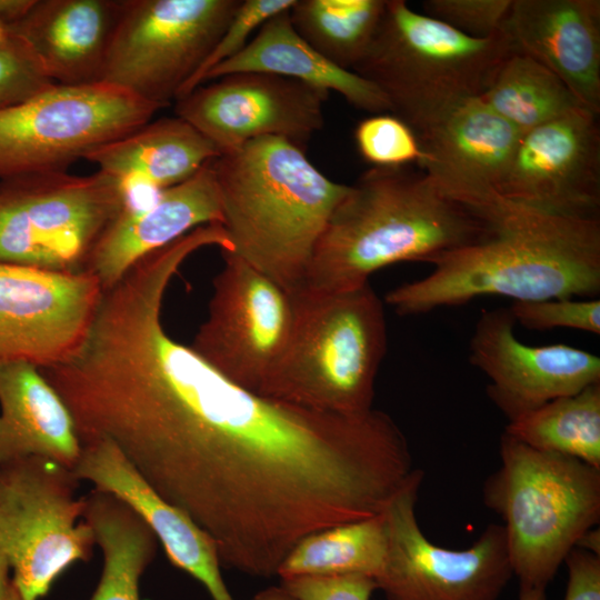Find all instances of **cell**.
Instances as JSON below:
<instances>
[{"mask_svg": "<svg viewBox=\"0 0 600 600\" xmlns=\"http://www.w3.org/2000/svg\"><path fill=\"white\" fill-rule=\"evenodd\" d=\"M100 428L213 540L221 567L259 578L277 574L306 536L381 514L416 470L386 412L342 414L262 397L160 324L114 362Z\"/></svg>", "mask_w": 600, "mask_h": 600, "instance_id": "cell-1", "label": "cell"}, {"mask_svg": "<svg viewBox=\"0 0 600 600\" xmlns=\"http://www.w3.org/2000/svg\"><path fill=\"white\" fill-rule=\"evenodd\" d=\"M492 234L451 251L427 277L389 291L401 316L460 306L481 296L514 301L596 298L600 292V219L538 213L502 200L487 217Z\"/></svg>", "mask_w": 600, "mask_h": 600, "instance_id": "cell-2", "label": "cell"}, {"mask_svg": "<svg viewBox=\"0 0 600 600\" xmlns=\"http://www.w3.org/2000/svg\"><path fill=\"white\" fill-rule=\"evenodd\" d=\"M492 232V223L443 194L422 170L371 167L348 187L332 211L301 290L356 289L387 266L433 264Z\"/></svg>", "mask_w": 600, "mask_h": 600, "instance_id": "cell-3", "label": "cell"}, {"mask_svg": "<svg viewBox=\"0 0 600 600\" xmlns=\"http://www.w3.org/2000/svg\"><path fill=\"white\" fill-rule=\"evenodd\" d=\"M211 166L232 253L289 293L300 291L349 184L326 177L304 149L278 137L248 141Z\"/></svg>", "mask_w": 600, "mask_h": 600, "instance_id": "cell-4", "label": "cell"}, {"mask_svg": "<svg viewBox=\"0 0 600 600\" xmlns=\"http://www.w3.org/2000/svg\"><path fill=\"white\" fill-rule=\"evenodd\" d=\"M291 294L292 332L260 396L342 414L373 409L387 349L381 299L369 282L340 292Z\"/></svg>", "mask_w": 600, "mask_h": 600, "instance_id": "cell-5", "label": "cell"}, {"mask_svg": "<svg viewBox=\"0 0 600 600\" xmlns=\"http://www.w3.org/2000/svg\"><path fill=\"white\" fill-rule=\"evenodd\" d=\"M512 43L503 30L469 37L404 0H387L372 42L352 72L387 98L391 114L421 133L459 103L479 97Z\"/></svg>", "mask_w": 600, "mask_h": 600, "instance_id": "cell-6", "label": "cell"}, {"mask_svg": "<svg viewBox=\"0 0 600 600\" xmlns=\"http://www.w3.org/2000/svg\"><path fill=\"white\" fill-rule=\"evenodd\" d=\"M499 469L483 487L503 520L520 587L546 589L580 538L600 520V469L579 459L500 438Z\"/></svg>", "mask_w": 600, "mask_h": 600, "instance_id": "cell-7", "label": "cell"}, {"mask_svg": "<svg viewBox=\"0 0 600 600\" xmlns=\"http://www.w3.org/2000/svg\"><path fill=\"white\" fill-rule=\"evenodd\" d=\"M130 197L113 177L47 172L0 180V262L84 271L91 251Z\"/></svg>", "mask_w": 600, "mask_h": 600, "instance_id": "cell-8", "label": "cell"}, {"mask_svg": "<svg viewBox=\"0 0 600 600\" xmlns=\"http://www.w3.org/2000/svg\"><path fill=\"white\" fill-rule=\"evenodd\" d=\"M79 482L49 459L0 462V551L23 600L43 599L71 566L93 554L94 533L80 520Z\"/></svg>", "mask_w": 600, "mask_h": 600, "instance_id": "cell-9", "label": "cell"}, {"mask_svg": "<svg viewBox=\"0 0 600 600\" xmlns=\"http://www.w3.org/2000/svg\"><path fill=\"white\" fill-rule=\"evenodd\" d=\"M159 109L104 82L56 83L0 110V180L66 172L92 150L149 122Z\"/></svg>", "mask_w": 600, "mask_h": 600, "instance_id": "cell-10", "label": "cell"}, {"mask_svg": "<svg viewBox=\"0 0 600 600\" xmlns=\"http://www.w3.org/2000/svg\"><path fill=\"white\" fill-rule=\"evenodd\" d=\"M241 0H123L100 82L163 108L174 101Z\"/></svg>", "mask_w": 600, "mask_h": 600, "instance_id": "cell-11", "label": "cell"}, {"mask_svg": "<svg viewBox=\"0 0 600 600\" xmlns=\"http://www.w3.org/2000/svg\"><path fill=\"white\" fill-rule=\"evenodd\" d=\"M423 471L383 511L387 549L377 587L387 600H497L513 574L502 524L490 523L472 546L431 542L416 516Z\"/></svg>", "mask_w": 600, "mask_h": 600, "instance_id": "cell-12", "label": "cell"}, {"mask_svg": "<svg viewBox=\"0 0 600 600\" xmlns=\"http://www.w3.org/2000/svg\"><path fill=\"white\" fill-rule=\"evenodd\" d=\"M221 254L207 319L189 347L230 381L260 394L289 342L293 298L234 253Z\"/></svg>", "mask_w": 600, "mask_h": 600, "instance_id": "cell-13", "label": "cell"}, {"mask_svg": "<svg viewBox=\"0 0 600 600\" xmlns=\"http://www.w3.org/2000/svg\"><path fill=\"white\" fill-rule=\"evenodd\" d=\"M210 81L174 100V112L221 154L264 137L283 138L306 150L324 124L326 90L266 72H236Z\"/></svg>", "mask_w": 600, "mask_h": 600, "instance_id": "cell-14", "label": "cell"}, {"mask_svg": "<svg viewBox=\"0 0 600 600\" xmlns=\"http://www.w3.org/2000/svg\"><path fill=\"white\" fill-rule=\"evenodd\" d=\"M102 294L86 270L0 262V362L43 369L68 361L87 339Z\"/></svg>", "mask_w": 600, "mask_h": 600, "instance_id": "cell-15", "label": "cell"}, {"mask_svg": "<svg viewBox=\"0 0 600 600\" xmlns=\"http://www.w3.org/2000/svg\"><path fill=\"white\" fill-rule=\"evenodd\" d=\"M498 194L514 206L542 214L599 219L598 116L578 108L522 132Z\"/></svg>", "mask_w": 600, "mask_h": 600, "instance_id": "cell-16", "label": "cell"}, {"mask_svg": "<svg viewBox=\"0 0 600 600\" xmlns=\"http://www.w3.org/2000/svg\"><path fill=\"white\" fill-rule=\"evenodd\" d=\"M509 309L483 311L470 340V363L489 379L487 393L509 421L559 397L600 382V359L557 343L518 340Z\"/></svg>", "mask_w": 600, "mask_h": 600, "instance_id": "cell-17", "label": "cell"}, {"mask_svg": "<svg viewBox=\"0 0 600 600\" xmlns=\"http://www.w3.org/2000/svg\"><path fill=\"white\" fill-rule=\"evenodd\" d=\"M520 134L479 97L471 98L417 134L419 168L443 194L482 218L501 200L498 188Z\"/></svg>", "mask_w": 600, "mask_h": 600, "instance_id": "cell-18", "label": "cell"}, {"mask_svg": "<svg viewBox=\"0 0 600 600\" xmlns=\"http://www.w3.org/2000/svg\"><path fill=\"white\" fill-rule=\"evenodd\" d=\"M72 471L94 490L132 508L151 528L169 561L202 583L212 600H234L222 579L213 540L183 511L164 501L111 441L82 442Z\"/></svg>", "mask_w": 600, "mask_h": 600, "instance_id": "cell-19", "label": "cell"}, {"mask_svg": "<svg viewBox=\"0 0 600 600\" xmlns=\"http://www.w3.org/2000/svg\"><path fill=\"white\" fill-rule=\"evenodd\" d=\"M211 161L188 180L162 190L148 203L129 204L108 226L84 267L98 279L103 292L147 254L198 227L222 223L220 193Z\"/></svg>", "mask_w": 600, "mask_h": 600, "instance_id": "cell-20", "label": "cell"}, {"mask_svg": "<svg viewBox=\"0 0 600 600\" xmlns=\"http://www.w3.org/2000/svg\"><path fill=\"white\" fill-rule=\"evenodd\" d=\"M512 48L551 71L583 108L600 113V1L512 0Z\"/></svg>", "mask_w": 600, "mask_h": 600, "instance_id": "cell-21", "label": "cell"}, {"mask_svg": "<svg viewBox=\"0 0 600 600\" xmlns=\"http://www.w3.org/2000/svg\"><path fill=\"white\" fill-rule=\"evenodd\" d=\"M123 0H32L9 23L57 84L100 82Z\"/></svg>", "mask_w": 600, "mask_h": 600, "instance_id": "cell-22", "label": "cell"}, {"mask_svg": "<svg viewBox=\"0 0 600 600\" xmlns=\"http://www.w3.org/2000/svg\"><path fill=\"white\" fill-rule=\"evenodd\" d=\"M81 453L72 413L40 369L0 362V462L39 457L73 470Z\"/></svg>", "mask_w": 600, "mask_h": 600, "instance_id": "cell-23", "label": "cell"}, {"mask_svg": "<svg viewBox=\"0 0 600 600\" xmlns=\"http://www.w3.org/2000/svg\"><path fill=\"white\" fill-rule=\"evenodd\" d=\"M220 154L212 141L176 116L150 120L84 159L117 179L132 204L138 189L156 196L188 180Z\"/></svg>", "mask_w": 600, "mask_h": 600, "instance_id": "cell-24", "label": "cell"}, {"mask_svg": "<svg viewBox=\"0 0 600 600\" xmlns=\"http://www.w3.org/2000/svg\"><path fill=\"white\" fill-rule=\"evenodd\" d=\"M249 71L278 74L328 92L336 91L354 108L373 114L391 112L389 101L373 83L333 64L311 48L296 32L289 10L267 20L239 53L212 68L202 83Z\"/></svg>", "mask_w": 600, "mask_h": 600, "instance_id": "cell-25", "label": "cell"}, {"mask_svg": "<svg viewBox=\"0 0 600 600\" xmlns=\"http://www.w3.org/2000/svg\"><path fill=\"white\" fill-rule=\"evenodd\" d=\"M82 519L91 527L103 563L89 600H140V580L153 561L158 539L148 523L114 496H84Z\"/></svg>", "mask_w": 600, "mask_h": 600, "instance_id": "cell-26", "label": "cell"}, {"mask_svg": "<svg viewBox=\"0 0 600 600\" xmlns=\"http://www.w3.org/2000/svg\"><path fill=\"white\" fill-rule=\"evenodd\" d=\"M479 98L521 133L583 108L551 71L514 49Z\"/></svg>", "mask_w": 600, "mask_h": 600, "instance_id": "cell-27", "label": "cell"}, {"mask_svg": "<svg viewBox=\"0 0 600 600\" xmlns=\"http://www.w3.org/2000/svg\"><path fill=\"white\" fill-rule=\"evenodd\" d=\"M504 432L531 448L600 469V382L509 421Z\"/></svg>", "mask_w": 600, "mask_h": 600, "instance_id": "cell-28", "label": "cell"}, {"mask_svg": "<svg viewBox=\"0 0 600 600\" xmlns=\"http://www.w3.org/2000/svg\"><path fill=\"white\" fill-rule=\"evenodd\" d=\"M383 512L329 527L301 539L279 567L281 579L296 576L363 574L376 580L384 561Z\"/></svg>", "mask_w": 600, "mask_h": 600, "instance_id": "cell-29", "label": "cell"}, {"mask_svg": "<svg viewBox=\"0 0 600 600\" xmlns=\"http://www.w3.org/2000/svg\"><path fill=\"white\" fill-rule=\"evenodd\" d=\"M387 0H296V32L333 64L352 71L367 53Z\"/></svg>", "mask_w": 600, "mask_h": 600, "instance_id": "cell-30", "label": "cell"}, {"mask_svg": "<svg viewBox=\"0 0 600 600\" xmlns=\"http://www.w3.org/2000/svg\"><path fill=\"white\" fill-rule=\"evenodd\" d=\"M354 140L361 157L372 167H404L419 163L423 153L413 130L391 113L360 121Z\"/></svg>", "mask_w": 600, "mask_h": 600, "instance_id": "cell-31", "label": "cell"}, {"mask_svg": "<svg viewBox=\"0 0 600 600\" xmlns=\"http://www.w3.org/2000/svg\"><path fill=\"white\" fill-rule=\"evenodd\" d=\"M54 84L22 38L10 32L0 42V110L23 103Z\"/></svg>", "mask_w": 600, "mask_h": 600, "instance_id": "cell-32", "label": "cell"}, {"mask_svg": "<svg viewBox=\"0 0 600 600\" xmlns=\"http://www.w3.org/2000/svg\"><path fill=\"white\" fill-rule=\"evenodd\" d=\"M296 0H241L232 19L196 74L182 87L181 98L202 83L204 76L216 66L239 53L250 34L273 16L289 10ZM176 99V100H177Z\"/></svg>", "mask_w": 600, "mask_h": 600, "instance_id": "cell-33", "label": "cell"}, {"mask_svg": "<svg viewBox=\"0 0 600 600\" xmlns=\"http://www.w3.org/2000/svg\"><path fill=\"white\" fill-rule=\"evenodd\" d=\"M509 310L514 321L527 329L570 328L600 333V301L596 298L514 301Z\"/></svg>", "mask_w": 600, "mask_h": 600, "instance_id": "cell-34", "label": "cell"}, {"mask_svg": "<svg viewBox=\"0 0 600 600\" xmlns=\"http://www.w3.org/2000/svg\"><path fill=\"white\" fill-rule=\"evenodd\" d=\"M512 0H424V14L473 38L504 30Z\"/></svg>", "mask_w": 600, "mask_h": 600, "instance_id": "cell-35", "label": "cell"}, {"mask_svg": "<svg viewBox=\"0 0 600 600\" xmlns=\"http://www.w3.org/2000/svg\"><path fill=\"white\" fill-rule=\"evenodd\" d=\"M299 600H370L378 589L363 574L296 576L280 583Z\"/></svg>", "mask_w": 600, "mask_h": 600, "instance_id": "cell-36", "label": "cell"}, {"mask_svg": "<svg viewBox=\"0 0 600 600\" xmlns=\"http://www.w3.org/2000/svg\"><path fill=\"white\" fill-rule=\"evenodd\" d=\"M563 563L568 568L564 600H600V556L574 547Z\"/></svg>", "mask_w": 600, "mask_h": 600, "instance_id": "cell-37", "label": "cell"}, {"mask_svg": "<svg viewBox=\"0 0 600 600\" xmlns=\"http://www.w3.org/2000/svg\"><path fill=\"white\" fill-rule=\"evenodd\" d=\"M32 0H0V42L10 36L9 23L20 18Z\"/></svg>", "mask_w": 600, "mask_h": 600, "instance_id": "cell-38", "label": "cell"}, {"mask_svg": "<svg viewBox=\"0 0 600 600\" xmlns=\"http://www.w3.org/2000/svg\"><path fill=\"white\" fill-rule=\"evenodd\" d=\"M0 600H23L11 574L9 563L0 551Z\"/></svg>", "mask_w": 600, "mask_h": 600, "instance_id": "cell-39", "label": "cell"}, {"mask_svg": "<svg viewBox=\"0 0 600 600\" xmlns=\"http://www.w3.org/2000/svg\"><path fill=\"white\" fill-rule=\"evenodd\" d=\"M251 600H299L291 594L281 584L279 587H269L258 592Z\"/></svg>", "mask_w": 600, "mask_h": 600, "instance_id": "cell-40", "label": "cell"}, {"mask_svg": "<svg viewBox=\"0 0 600 600\" xmlns=\"http://www.w3.org/2000/svg\"><path fill=\"white\" fill-rule=\"evenodd\" d=\"M578 548L590 551L594 554L600 556V532L599 529L592 528L587 531L578 541Z\"/></svg>", "mask_w": 600, "mask_h": 600, "instance_id": "cell-41", "label": "cell"}, {"mask_svg": "<svg viewBox=\"0 0 600 600\" xmlns=\"http://www.w3.org/2000/svg\"><path fill=\"white\" fill-rule=\"evenodd\" d=\"M546 589L520 587L519 600H547Z\"/></svg>", "mask_w": 600, "mask_h": 600, "instance_id": "cell-42", "label": "cell"}]
</instances>
